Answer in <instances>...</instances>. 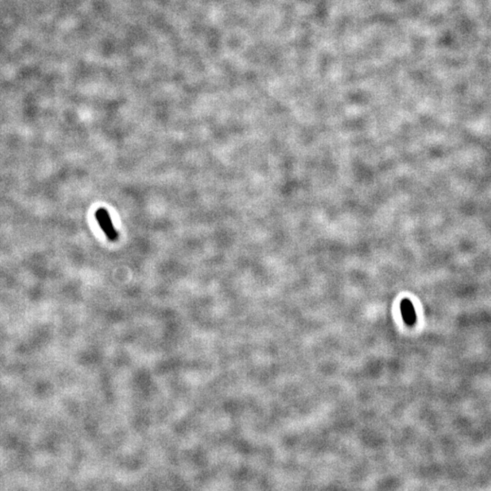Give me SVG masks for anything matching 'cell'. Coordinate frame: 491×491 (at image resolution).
Here are the masks:
<instances>
[{"label": "cell", "mask_w": 491, "mask_h": 491, "mask_svg": "<svg viewBox=\"0 0 491 491\" xmlns=\"http://www.w3.org/2000/svg\"><path fill=\"white\" fill-rule=\"evenodd\" d=\"M95 217H96V219L100 226L101 229L107 237V239H110L112 241L118 239V233L114 228L112 220L110 218L108 212L105 210V209H99L96 211Z\"/></svg>", "instance_id": "1"}, {"label": "cell", "mask_w": 491, "mask_h": 491, "mask_svg": "<svg viewBox=\"0 0 491 491\" xmlns=\"http://www.w3.org/2000/svg\"><path fill=\"white\" fill-rule=\"evenodd\" d=\"M400 310H401L402 317L407 326H413L416 323L417 316H416L413 304L411 303V301L407 298L403 299L400 303Z\"/></svg>", "instance_id": "2"}]
</instances>
